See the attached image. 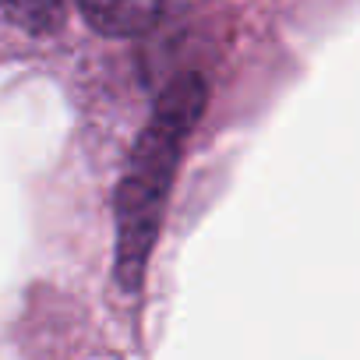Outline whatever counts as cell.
<instances>
[{"label":"cell","instance_id":"cell-3","mask_svg":"<svg viewBox=\"0 0 360 360\" xmlns=\"http://www.w3.org/2000/svg\"><path fill=\"white\" fill-rule=\"evenodd\" d=\"M4 4L29 29H50L64 15V0H4Z\"/></svg>","mask_w":360,"mask_h":360},{"label":"cell","instance_id":"cell-2","mask_svg":"<svg viewBox=\"0 0 360 360\" xmlns=\"http://www.w3.org/2000/svg\"><path fill=\"white\" fill-rule=\"evenodd\" d=\"M78 4L96 32L117 39L148 32L162 15V0H78Z\"/></svg>","mask_w":360,"mask_h":360},{"label":"cell","instance_id":"cell-1","mask_svg":"<svg viewBox=\"0 0 360 360\" xmlns=\"http://www.w3.org/2000/svg\"><path fill=\"white\" fill-rule=\"evenodd\" d=\"M205 103L209 89L198 75L176 78L159 96L152 120L134 141L117 191V279L124 290H138L145 279L180 152H184L188 134L198 127Z\"/></svg>","mask_w":360,"mask_h":360}]
</instances>
